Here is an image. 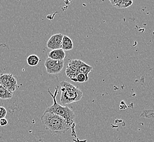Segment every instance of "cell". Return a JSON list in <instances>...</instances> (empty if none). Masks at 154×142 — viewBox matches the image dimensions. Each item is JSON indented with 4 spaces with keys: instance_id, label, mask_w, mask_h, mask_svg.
<instances>
[{
    "instance_id": "cell-1",
    "label": "cell",
    "mask_w": 154,
    "mask_h": 142,
    "mask_svg": "<svg viewBox=\"0 0 154 142\" xmlns=\"http://www.w3.org/2000/svg\"><path fill=\"white\" fill-rule=\"evenodd\" d=\"M41 120L45 129L53 134L66 133L71 127L64 119L50 113H44Z\"/></svg>"
},
{
    "instance_id": "cell-2",
    "label": "cell",
    "mask_w": 154,
    "mask_h": 142,
    "mask_svg": "<svg viewBox=\"0 0 154 142\" xmlns=\"http://www.w3.org/2000/svg\"><path fill=\"white\" fill-rule=\"evenodd\" d=\"M58 90L59 86H57L55 90L54 95H53L50 90L48 89L49 94L53 99L54 103L52 106L48 107L45 110V112L53 113L60 116V117L64 119L66 122L71 126L74 122L75 114L73 111L72 110L69 108H68V106H62L57 102V96L58 94Z\"/></svg>"
},
{
    "instance_id": "cell-3",
    "label": "cell",
    "mask_w": 154,
    "mask_h": 142,
    "mask_svg": "<svg viewBox=\"0 0 154 142\" xmlns=\"http://www.w3.org/2000/svg\"><path fill=\"white\" fill-rule=\"evenodd\" d=\"M60 86L61 88L60 102L63 105L78 102L82 98V91L71 83L63 81L60 83Z\"/></svg>"
},
{
    "instance_id": "cell-4",
    "label": "cell",
    "mask_w": 154,
    "mask_h": 142,
    "mask_svg": "<svg viewBox=\"0 0 154 142\" xmlns=\"http://www.w3.org/2000/svg\"><path fill=\"white\" fill-rule=\"evenodd\" d=\"M0 83L6 90L12 93L19 87L15 77L12 74H1Z\"/></svg>"
},
{
    "instance_id": "cell-5",
    "label": "cell",
    "mask_w": 154,
    "mask_h": 142,
    "mask_svg": "<svg viewBox=\"0 0 154 142\" xmlns=\"http://www.w3.org/2000/svg\"><path fill=\"white\" fill-rule=\"evenodd\" d=\"M64 64V60H55L48 57L45 60V66L49 74H56L62 71Z\"/></svg>"
},
{
    "instance_id": "cell-6",
    "label": "cell",
    "mask_w": 154,
    "mask_h": 142,
    "mask_svg": "<svg viewBox=\"0 0 154 142\" xmlns=\"http://www.w3.org/2000/svg\"><path fill=\"white\" fill-rule=\"evenodd\" d=\"M68 65L72 66L76 68L79 73L85 74L89 78V74L92 71L93 67L88 65L80 60H71L68 63Z\"/></svg>"
},
{
    "instance_id": "cell-7",
    "label": "cell",
    "mask_w": 154,
    "mask_h": 142,
    "mask_svg": "<svg viewBox=\"0 0 154 142\" xmlns=\"http://www.w3.org/2000/svg\"><path fill=\"white\" fill-rule=\"evenodd\" d=\"M63 35L61 33L55 34L51 36L47 43L48 48L53 50L61 49Z\"/></svg>"
},
{
    "instance_id": "cell-8",
    "label": "cell",
    "mask_w": 154,
    "mask_h": 142,
    "mask_svg": "<svg viewBox=\"0 0 154 142\" xmlns=\"http://www.w3.org/2000/svg\"><path fill=\"white\" fill-rule=\"evenodd\" d=\"M48 57L55 60H64L66 57L65 51L62 49L53 50L48 54Z\"/></svg>"
},
{
    "instance_id": "cell-9",
    "label": "cell",
    "mask_w": 154,
    "mask_h": 142,
    "mask_svg": "<svg viewBox=\"0 0 154 142\" xmlns=\"http://www.w3.org/2000/svg\"><path fill=\"white\" fill-rule=\"evenodd\" d=\"M110 2L116 8H126L132 5L133 1L131 0H115L110 1Z\"/></svg>"
},
{
    "instance_id": "cell-10",
    "label": "cell",
    "mask_w": 154,
    "mask_h": 142,
    "mask_svg": "<svg viewBox=\"0 0 154 142\" xmlns=\"http://www.w3.org/2000/svg\"><path fill=\"white\" fill-rule=\"evenodd\" d=\"M78 73L79 72L76 68L72 66L67 65L66 69V74L69 78H70L72 81L75 82L76 77Z\"/></svg>"
},
{
    "instance_id": "cell-11",
    "label": "cell",
    "mask_w": 154,
    "mask_h": 142,
    "mask_svg": "<svg viewBox=\"0 0 154 142\" xmlns=\"http://www.w3.org/2000/svg\"><path fill=\"white\" fill-rule=\"evenodd\" d=\"M73 48V44L71 39L67 36L63 35L61 49L63 51H71Z\"/></svg>"
},
{
    "instance_id": "cell-12",
    "label": "cell",
    "mask_w": 154,
    "mask_h": 142,
    "mask_svg": "<svg viewBox=\"0 0 154 142\" xmlns=\"http://www.w3.org/2000/svg\"><path fill=\"white\" fill-rule=\"evenodd\" d=\"M13 93L8 91L0 83V99L8 100L12 98Z\"/></svg>"
},
{
    "instance_id": "cell-13",
    "label": "cell",
    "mask_w": 154,
    "mask_h": 142,
    "mask_svg": "<svg viewBox=\"0 0 154 142\" xmlns=\"http://www.w3.org/2000/svg\"><path fill=\"white\" fill-rule=\"evenodd\" d=\"M39 61L40 59L38 56H37L36 55H31L27 58V64L32 67H35L38 65Z\"/></svg>"
},
{
    "instance_id": "cell-14",
    "label": "cell",
    "mask_w": 154,
    "mask_h": 142,
    "mask_svg": "<svg viewBox=\"0 0 154 142\" xmlns=\"http://www.w3.org/2000/svg\"><path fill=\"white\" fill-rule=\"evenodd\" d=\"M75 80H76L75 82L83 83L88 82L89 80V78H88L85 74L81 73H79L78 74H77Z\"/></svg>"
},
{
    "instance_id": "cell-15",
    "label": "cell",
    "mask_w": 154,
    "mask_h": 142,
    "mask_svg": "<svg viewBox=\"0 0 154 142\" xmlns=\"http://www.w3.org/2000/svg\"><path fill=\"white\" fill-rule=\"evenodd\" d=\"M7 110L3 106H0V120L5 118L7 116Z\"/></svg>"
},
{
    "instance_id": "cell-16",
    "label": "cell",
    "mask_w": 154,
    "mask_h": 142,
    "mask_svg": "<svg viewBox=\"0 0 154 142\" xmlns=\"http://www.w3.org/2000/svg\"><path fill=\"white\" fill-rule=\"evenodd\" d=\"M8 124V122L6 119L3 118L0 120V126L1 127L6 126V125H7Z\"/></svg>"
}]
</instances>
